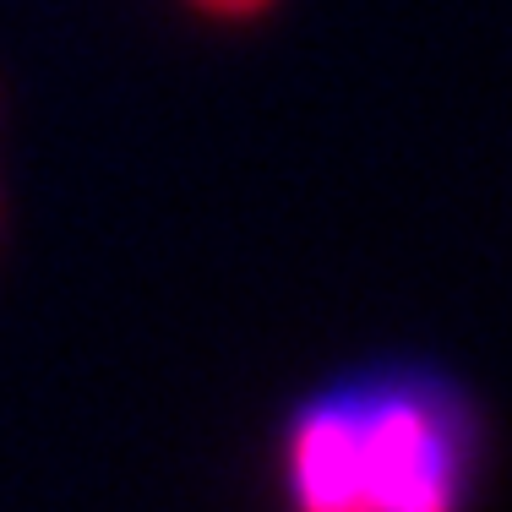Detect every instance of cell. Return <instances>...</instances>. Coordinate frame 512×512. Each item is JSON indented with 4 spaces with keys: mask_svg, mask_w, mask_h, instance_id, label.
Returning <instances> with one entry per match:
<instances>
[{
    "mask_svg": "<svg viewBox=\"0 0 512 512\" xmlns=\"http://www.w3.org/2000/svg\"><path fill=\"white\" fill-rule=\"evenodd\" d=\"M197 11H207V17H256V11H267L273 0H191Z\"/></svg>",
    "mask_w": 512,
    "mask_h": 512,
    "instance_id": "2",
    "label": "cell"
},
{
    "mask_svg": "<svg viewBox=\"0 0 512 512\" xmlns=\"http://www.w3.org/2000/svg\"><path fill=\"white\" fill-rule=\"evenodd\" d=\"M474 453V409L447 376L382 365L289 414V512H463Z\"/></svg>",
    "mask_w": 512,
    "mask_h": 512,
    "instance_id": "1",
    "label": "cell"
}]
</instances>
